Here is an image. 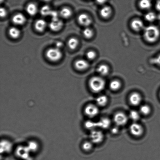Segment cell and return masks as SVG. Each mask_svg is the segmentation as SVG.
<instances>
[{"mask_svg":"<svg viewBox=\"0 0 160 160\" xmlns=\"http://www.w3.org/2000/svg\"><path fill=\"white\" fill-rule=\"evenodd\" d=\"M85 126L88 129H92L93 130L94 128H98L97 127V122L92 121H88L86 122Z\"/></svg>","mask_w":160,"mask_h":160,"instance_id":"obj_30","label":"cell"},{"mask_svg":"<svg viewBox=\"0 0 160 160\" xmlns=\"http://www.w3.org/2000/svg\"><path fill=\"white\" fill-rule=\"evenodd\" d=\"M145 18L147 21L150 22L154 21L156 18V15L154 12H148L146 14Z\"/></svg>","mask_w":160,"mask_h":160,"instance_id":"obj_28","label":"cell"},{"mask_svg":"<svg viewBox=\"0 0 160 160\" xmlns=\"http://www.w3.org/2000/svg\"><path fill=\"white\" fill-rule=\"evenodd\" d=\"M121 86V83L117 80H114L111 81L109 84L111 89L114 91L118 90L120 89Z\"/></svg>","mask_w":160,"mask_h":160,"instance_id":"obj_24","label":"cell"},{"mask_svg":"<svg viewBox=\"0 0 160 160\" xmlns=\"http://www.w3.org/2000/svg\"><path fill=\"white\" fill-rule=\"evenodd\" d=\"M112 12V9L109 6H104L100 9V15L102 18H107L110 16Z\"/></svg>","mask_w":160,"mask_h":160,"instance_id":"obj_17","label":"cell"},{"mask_svg":"<svg viewBox=\"0 0 160 160\" xmlns=\"http://www.w3.org/2000/svg\"><path fill=\"white\" fill-rule=\"evenodd\" d=\"M156 8L157 10L160 12V0H158L156 2Z\"/></svg>","mask_w":160,"mask_h":160,"instance_id":"obj_37","label":"cell"},{"mask_svg":"<svg viewBox=\"0 0 160 160\" xmlns=\"http://www.w3.org/2000/svg\"><path fill=\"white\" fill-rule=\"evenodd\" d=\"M90 139L92 143L98 144L102 142L104 135L102 131L92 130L90 134Z\"/></svg>","mask_w":160,"mask_h":160,"instance_id":"obj_5","label":"cell"},{"mask_svg":"<svg viewBox=\"0 0 160 160\" xmlns=\"http://www.w3.org/2000/svg\"><path fill=\"white\" fill-rule=\"evenodd\" d=\"M63 43H62V42H57L56 43V48L60 49V48L63 46Z\"/></svg>","mask_w":160,"mask_h":160,"instance_id":"obj_36","label":"cell"},{"mask_svg":"<svg viewBox=\"0 0 160 160\" xmlns=\"http://www.w3.org/2000/svg\"><path fill=\"white\" fill-rule=\"evenodd\" d=\"M21 32L18 28L12 27L9 29V34L10 37L13 39H17L19 37Z\"/></svg>","mask_w":160,"mask_h":160,"instance_id":"obj_18","label":"cell"},{"mask_svg":"<svg viewBox=\"0 0 160 160\" xmlns=\"http://www.w3.org/2000/svg\"><path fill=\"white\" fill-rule=\"evenodd\" d=\"M84 112L88 117L93 118L98 115L99 109L95 105L89 104L85 108Z\"/></svg>","mask_w":160,"mask_h":160,"instance_id":"obj_7","label":"cell"},{"mask_svg":"<svg viewBox=\"0 0 160 160\" xmlns=\"http://www.w3.org/2000/svg\"><path fill=\"white\" fill-rule=\"evenodd\" d=\"M96 56V54L93 51H89L86 53V57L89 60H92V59H95Z\"/></svg>","mask_w":160,"mask_h":160,"instance_id":"obj_32","label":"cell"},{"mask_svg":"<svg viewBox=\"0 0 160 160\" xmlns=\"http://www.w3.org/2000/svg\"><path fill=\"white\" fill-rule=\"evenodd\" d=\"M78 21L82 26L87 27L92 23V20L90 17L87 14L82 13L78 17Z\"/></svg>","mask_w":160,"mask_h":160,"instance_id":"obj_8","label":"cell"},{"mask_svg":"<svg viewBox=\"0 0 160 160\" xmlns=\"http://www.w3.org/2000/svg\"><path fill=\"white\" fill-rule=\"evenodd\" d=\"M131 27L134 30L139 31L143 29L144 23L142 20L139 19H135L132 21Z\"/></svg>","mask_w":160,"mask_h":160,"instance_id":"obj_13","label":"cell"},{"mask_svg":"<svg viewBox=\"0 0 160 160\" xmlns=\"http://www.w3.org/2000/svg\"><path fill=\"white\" fill-rule=\"evenodd\" d=\"M75 67L77 69L79 70H84L89 67V62L83 59H78L75 63Z\"/></svg>","mask_w":160,"mask_h":160,"instance_id":"obj_12","label":"cell"},{"mask_svg":"<svg viewBox=\"0 0 160 160\" xmlns=\"http://www.w3.org/2000/svg\"><path fill=\"white\" fill-rule=\"evenodd\" d=\"M106 83L102 78L99 77H93L89 80V86L91 90L95 92H102L104 89Z\"/></svg>","mask_w":160,"mask_h":160,"instance_id":"obj_2","label":"cell"},{"mask_svg":"<svg viewBox=\"0 0 160 160\" xmlns=\"http://www.w3.org/2000/svg\"><path fill=\"white\" fill-rule=\"evenodd\" d=\"M140 111L141 113L143 115H147L150 113L151 109L148 105H144L141 107Z\"/></svg>","mask_w":160,"mask_h":160,"instance_id":"obj_27","label":"cell"},{"mask_svg":"<svg viewBox=\"0 0 160 160\" xmlns=\"http://www.w3.org/2000/svg\"><path fill=\"white\" fill-rule=\"evenodd\" d=\"M109 68L106 65H101L97 68V72L101 76H105L109 72Z\"/></svg>","mask_w":160,"mask_h":160,"instance_id":"obj_20","label":"cell"},{"mask_svg":"<svg viewBox=\"0 0 160 160\" xmlns=\"http://www.w3.org/2000/svg\"><path fill=\"white\" fill-rule=\"evenodd\" d=\"M114 121L118 126H123L128 123V117L122 112H118L114 115Z\"/></svg>","mask_w":160,"mask_h":160,"instance_id":"obj_4","label":"cell"},{"mask_svg":"<svg viewBox=\"0 0 160 160\" xmlns=\"http://www.w3.org/2000/svg\"><path fill=\"white\" fill-rule=\"evenodd\" d=\"M26 18L23 14L18 13L14 15L12 18V21L14 24L17 25H22L26 23Z\"/></svg>","mask_w":160,"mask_h":160,"instance_id":"obj_11","label":"cell"},{"mask_svg":"<svg viewBox=\"0 0 160 160\" xmlns=\"http://www.w3.org/2000/svg\"><path fill=\"white\" fill-rule=\"evenodd\" d=\"M130 118L134 121H136L139 120L140 115L138 111L135 110H132L129 113Z\"/></svg>","mask_w":160,"mask_h":160,"instance_id":"obj_29","label":"cell"},{"mask_svg":"<svg viewBox=\"0 0 160 160\" xmlns=\"http://www.w3.org/2000/svg\"><path fill=\"white\" fill-rule=\"evenodd\" d=\"M160 35L159 28L154 25H150L144 29V38L149 43H154L157 41L159 39Z\"/></svg>","mask_w":160,"mask_h":160,"instance_id":"obj_1","label":"cell"},{"mask_svg":"<svg viewBox=\"0 0 160 160\" xmlns=\"http://www.w3.org/2000/svg\"><path fill=\"white\" fill-rule=\"evenodd\" d=\"M50 16L52 17V19H55L59 18V13L56 11L52 10Z\"/></svg>","mask_w":160,"mask_h":160,"instance_id":"obj_33","label":"cell"},{"mask_svg":"<svg viewBox=\"0 0 160 160\" xmlns=\"http://www.w3.org/2000/svg\"><path fill=\"white\" fill-rule=\"evenodd\" d=\"M63 26V22L59 18L52 19L49 24V27L52 30L58 31L61 29Z\"/></svg>","mask_w":160,"mask_h":160,"instance_id":"obj_9","label":"cell"},{"mask_svg":"<svg viewBox=\"0 0 160 160\" xmlns=\"http://www.w3.org/2000/svg\"><path fill=\"white\" fill-rule=\"evenodd\" d=\"M107 0H96L97 2L99 4H103L106 2Z\"/></svg>","mask_w":160,"mask_h":160,"instance_id":"obj_38","label":"cell"},{"mask_svg":"<svg viewBox=\"0 0 160 160\" xmlns=\"http://www.w3.org/2000/svg\"><path fill=\"white\" fill-rule=\"evenodd\" d=\"M139 6L143 9H150L152 6V2L150 0H140L139 2Z\"/></svg>","mask_w":160,"mask_h":160,"instance_id":"obj_23","label":"cell"},{"mask_svg":"<svg viewBox=\"0 0 160 160\" xmlns=\"http://www.w3.org/2000/svg\"><path fill=\"white\" fill-rule=\"evenodd\" d=\"M26 12L29 15L34 16L37 13L38 8L35 3L31 2L29 3L26 8Z\"/></svg>","mask_w":160,"mask_h":160,"instance_id":"obj_16","label":"cell"},{"mask_svg":"<svg viewBox=\"0 0 160 160\" xmlns=\"http://www.w3.org/2000/svg\"><path fill=\"white\" fill-rule=\"evenodd\" d=\"M42 1H43L45 2H49L51 1V0H42Z\"/></svg>","mask_w":160,"mask_h":160,"instance_id":"obj_40","label":"cell"},{"mask_svg":"<svg viewBox=\"0 0 160 160\" xmlns=\"http://www.w3.org/2000/svg\"><path fill=\"white\" fill-rule=\"evenodd\" d=\"M7 15V11L4 8L1 7L0 9V15L1 18H4Z\"/></svg>","mask_w":160,"mask_h":160,"instance_id":"obj_34","label":"cell"},{"mask_svg":"<svg viewBox=\"0 0 160 160\" xmlns=\"http://www.w3.org/2000/svg\"><path fill=\"white\" fill-rule=\"evenodd\" d=\"M129 129L131 134L137 137L142 135L143 132V128L142 125L136 123L132 124Z\"/></svg>","mask_w":160,"mask_h":160,"instance_id":"obj_6","label":"cell"},{"mask_svg":"<svg viewBox=\"0 0 160 160\" xmlns=\"http://www.w3.org/2000/svg\"><path fill=\"white\" fill-rule=\"evenodd\" d=\"M97 104L100 107L106 106L108 102V97L105 95H101L97 97L96 100Z\"/></svg>","mask_w":160,"mask_h":160,"instance_id":"obj_21","label":"cell"},{"mask_svg":"<svg viewBox=\"0 0 160 160\" xmlns=\"http://www.w3.org/2000/svg\"><path fill=\"white\" fill-rule=\"evenodd\" d=\"M4 0H1V2L2 3V2L4 1Z\"/></svg>","mask_w":160,"mask_h":160,"instance_id":"obj_41","label":"cell"},{"mask_svg":"<svg viewBox=\"0 0 160 160\" xmlns=\"http://www.w3.org/2000/svg\"><path fill=\"white\" fill-rule=\"evenodd\" d=\"M59 13V15L62 18H68L71 16L72 12L69 8L64 7L61 9Z\"/></svg>","mask_w":160,"mask_h":160,"instance_id":"obj_19","label":"cell"},{"mask_svg":"<svg viewBox=\"0 0 160 160\" xmlns=\"http://www.w3.org/2000/svg\"><path fill=\"white\" fill-rule=\"evenodd\" d=\"M152 61L153 63L156 64L160 66V54L153 59Z\"/></svg>","mask_w":160,"mask_h":160,"instance_id":"obj_35","label":"cell"},{"mask_svg":"<svg viewBox=\"0 0 160 160\" xmlns=\"http://www.w3.org/2000/svg\"><path fill=\"white\" fill-rule=\"evenodd\" d=\"M83 34L86 38H92L93 35V32L92 30L89 28H86L83 31Z\"/></svg>","mask_w":160,"mask_h":160,"instance_id":"obj_26","label":"cell"},{"mask_svg":"<svg viewBox=\"0 0 160 160\" xmlns=\"http://www.w3.org/2000/svg\"><path fill=\"white\" fill-rule=\"evenodd\" d=\"M92 148V142H86L83 144V148L86 151H90Z\"/></svg>","mask_w":160,"mask_h":160,"instance_id":"obj_31","label":"cell"},{"mask_svg":"<svg viewBox=\"0 0 160 160\" xmlns=\"http://www.w3.org/2000/svg\"><path fill=\"white\" fill-rule=\"evenodd\" d=\"M79 45V41L77 39L75 38H71L68 42V45L71 50L76 49Z\"/></svg>","mask_w":160,"mask_h":160,"instance_id":"obj_22","label":"cell"},{"mask_svg":"<svg viewBox=\"0 0 160 160\" xmlns=\"http://www.w3.org/2000/svg\"><path fill=\"white\" fill-rule=\"evenodd\" d=\"M47 26L46 22L42 19L38 20L34 25L36 30L39 32H43L46 29Z\"/></svg>","mask_w":160,"mask_h":160,"instance_id":"obj_14","label":"cell"},{"mask_svg":"<svg viewBox=\"0 0 160 160\" xmlns=\"http://www.w3.org/2000/svg\"><path fill=\"white\" fill-rule=\"evenodd\" d=\"M129 101L134 106H138L142 101V97L140 94L137 92L132 93L129 97Z\"/></svg>","mask_w":160,"mask_h":160,"instance_id":"obj_10","label":"cell"},{"mask_svg":"<svg viewBox=\"0 0 160 160\" xmlns=\"http://www.w3.org/2000/svg\"><path fill=\"white\" fill-rule=\"evenodd\" d=\"M52 10L49 6L48 5L44 6L40 10L41 13L43 16H50Z\"/></svg>","mask_w":160,"mask_h":160,"instance_id":"obj_25","label":"cell"},{"mask_svg":"<svg viewBox=\"0 0 160 160\" xmlns=\"http://www.w3.org/2000/svg\"><path fill=\"white\" fill-rule=\"evenodd\" d=\"M112 131L113 134H116L118 132V130L117 128H112V131Z\"/></svg>","mask_w":160,"mask_h":160,"instance_id":"obj_39","label":"cell"},{"mask_svg":"<svg viewBox=\"0 0 160 160\" xmlns=\"http://www.w3.org/2000/svg\"><path fill=\"white\" fill-rule=\"evenodd\" d=\"M46 56L48 60L51 62H56L62 58V53L60 49L58 48H51L46 52Z\"/></svg>","mask_w":160,"mask_h":160,"instance_id":"obj_3","label":"cell"},{"mask_svg":"<svg viewBox=\"0 0 160 160\" xmlns=\"http://www.w3.org/2000/svg\"><path fill=\"white\" fill-rule=\"evenodd\" d=\"M97 127L103 129H107L110 126L111 122L107 118H103L97 122Z\"/></svg>","mask_w":160,"mask_h":160,"instance_id":"obj_15","label":"cell"}]
</instances>
